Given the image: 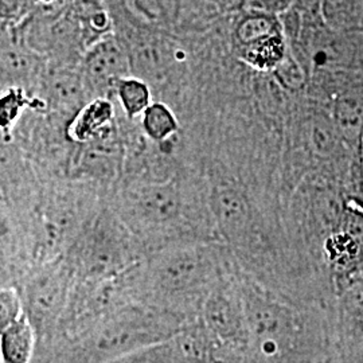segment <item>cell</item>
<instances>
[{
	"mask_svg": "<svg viewBox=\"0 0 363 363\" xmlns=\"http://www.w3.org/2000/svg\"><path fill=\"white\" fill-rule=\"evenodd\" d=\"M86 93H91L84 76L69 72H60L48 81V99L60 109L78 111L88 104Z\"/></svg>",
	"mask_w": 363,
	"mask_h": 363,
	"instance_id": "obj_10",
	"label": "cell"
},
{
	"mask_svg": "<svg viewBox=\"0 0 363 363\" xmlns=\"http://www.w3.org/2000/svg\"><path fill=\"white\" fill-rule=\"evenodd\" d=\"M117 99L130 120L143 116L148 106L152 104V91L148 82L139 77H125L117 82Z\"/></svg>",
	"mask_w": 363,
	"mask_h": 363,
	"instance_id": "obj_15",
	"label": "cell"
},
{
	"mask_svg": "<svg viewBox=\"0 0 363 363\" xmlns=\"http://www.w3.org/2000/svg\"><path fill=\"white\" fill-rule=\"evenodd\" d=\"M142 127L148 140L163 145L177 136L179 132V121L169 105L163 101H155L144 112Z\"/></svg>",
	"mask_w": 363,
	"mask_h": 363,
	"instance_id": "obj_13",
	"label": "cell"
},
{
	"mask_svg": "<svg viewBox=\"0 0 363 363\" xmlns=\"http://www.w3.org/2000/svg\"><path fill=\"white\" fill-rule=\"evenodd\" d=\"M25 313L23 300L16 286H1L0 291V328L15 322Z\"/></svg>",
	"mask_w": 363,
	"mask_h": 363,
	"instance_id": "obj_18",
	"label": "cell"
},
{
	"mask_svg": "<svg viewBox=\"0 0 363 363\" xmlns=\"http://www.w3.org/2000/svg\"><path fill=\"white\" fill-rule=\"evenodd\" d=\"M273 73L286 91H303L307 85V72L291 49L286 54V60Z\"/></svg>",
	"mask_w": 363,
	"mask_h": 363,
	"instance_id": "obj_17",
	"label": "cell"
},
{
	"mask_svg": "<svg viewBox=\"0 0 363 363\" xmlns=\"http://www.w3.org/2000/svg\"><path fill=\"white\" fill-rule=\"evenodd\" d=\"M76 283H100L127 272L144 259L138 240L105 205L64 255Z\"/></svg>",
	"mask_w": 363,
	"mask_h": 363,
	"instance_id": "obj_3",
	"label": "cell"
},
{
	"mask_svg": "<svg viewBox=\"0 0 363 363\" xmlns=\"http://www.w3.org/2000/svg\"><path fill=\"white\" fill-rule=\"evenodd\" d=\"M361 160H362V174H363V140H362V151H361Z\"/></svg>",
	"mask_w": 363,
	"mask_h": 363,
	"instance_id": "obj_22",
	"label": "cell"
},
{
	"mask_svg": "<svg viewBox=\"0 0 363 363\" xmlns=\"http://www.w3.org/2000/svg\"><path fill=\"white\" fill-rule=\"evenodd\" d=\"M1 73L4 84L6 81H16V79H28L34 74L39 67V61L33 54H28L26 50L19 48L3 46L1 54Z\"/></svg>",
	"mask_w": 363,
	"mask_h": 363,
	"instance_id": "obj_16",
	"label": "cell"
},
{
	"mask_svg": "<svg viewBox=\"0 0 363 363\" xmlns=\"http://www.w3.org/2000/svg\"><path fill=\"white\" fill-rule=\"evenodd\" d=\"M0 331L1 363H33L38 339L26 312Z\"/></svg>",
	"mask_w": 363,
	"mask_h": 363,
	"instance_id": "obj_9",
	"label": "cell"
},
{
	"mask_svg": "<svg viewBox=\"0 0 363 363\" xmlns=\"http://www.w3.org/2000/svg\"><path fill=\"white\" fill-rule=\"evenodd\" d=\"M74 276L64 256L31 269L18 283L23 307L37 333V347L52 339L69 307Z\"/></svg>",
	"mask_w": 363,
	"mask_h": 363,
	"instance_id": "obj_4",
	"label": "cell"
},
{
	"mask_svg": "<svg viewBox=\"0 0 363 363\" xmlns=\"http://www.w3.org/2000/svg\"><path fill=\"white\" fill-rule=\"evenodd\" d=\"M296 0H245V13H262L269 15H283L289 11Z\"/></svg>",
	"mask_w": 363,
	"mask_h": 363,
	"instance_id": "obj_19",
	"label": "cell"
},
{
	"mask_svg": "<svg viewBox=\"0 0 363 363\" xmlns=\"http://www.w3.org/2000/svg\"><path fill=\"white\" fill-rule=\"evenodd\" d=\"M331 120L345 147L357 160L362 162L363 86L351 88L337 96L333 104Z\"/></svg>",
	"mask_w": 363,
	"mask_h": 363,
	"instance_id": "obj_7",
	"label": "cell"
},
{
	"mask_svg": "<svg viewBox=\"0 0 363 363\" xmlns=\"http://www.w3.org/2000/svg\"><path fill=\"white\" fill-rule=\"evenodd\" d=\"M111 363H152L150 359H148V357L144 354L143 351H138V352H135V354H130V355H127V357H124V358H120V359H117V361H113V362Z\"/></svg>",
	"mask_w": 363,
	"mask_h": 363,
	"instance_id": "obj_21",
	"label": "cell"
},
{
	"mask_svg": "<svg viewBox=\"0 0 363 363\" xmlns=\"http://www.w3.org/2000/svg\"><path fill=\"white\" fill-rule=\"evenodd\" d=\"M283 31V25L274 15L262 13H245L234 28V39L240 49L257 43Z\"/></svg>",
	"mask_w": 363,
	"mask_h": 363,
	"instance_id": "obj_14",
	"label": "cell"
},
{
	"mask_svg": "<svg viewBox=\"0 0 363 363\" xmlns=\"http://www.w3.org/2000/svg\"><path fill=\"white\" fill-rule=\"evenodd\" d=\"M288 52L289 45L284 31L240 49L242 61L259 72H274L286 60Z\"/></svg>",
	"mask_w": 363,
	"mask_h": 363,
	"instance_id": "obj_11",
	"label": "cell"
},
{
	"mask_svg": "<svg viewBox=\"0 0 363 363\" xmlns=\"http://www.w3.org/2000/svg\"><path fill=\"white\" fill-rule=\"evenodd\" d=\"M238 268L220 242H191L147 255L125 272L133 301L175 313L189 325L205 300Z\"/></svg>",
	"mask_w": 363,
	"mask_h": 363,
	"instance_id": "obj_1",
	"label": "cell"
},
{
	"mask_svg": "<svg viewBox=\"0 0 363 363\" xmlns=\"http://www.w3.org/2000/svg\"><path fill=\"white\" fill-rule=\"evenodd\" d=\"M130 61L117 37L106 35L89 46L84 58V79L96 99L106 97L116 89L117 82L130 77Z\"/></svg>",
	"mask_w": 363,
	"mask_h": 363,
	"instance_id": "obj_6",
	"label": "cell"
},
{
	"mask_svg": "<svg viewBox=\"0 0 363 363\" xmlns=\"http://www.w3.org/2000/svg\"><path fill=\"white\" fill-rule=\"evenodd\" d=\"M115 108L106 97L93 99L84 105L67 124L72 142L88 144L113 132Z\"/></svg>",
	"mask_w": 363,
	"mask_h": 363,
	"instance_id": "obj_8",
	"label": "cell"
},
{
	"mask_svg": "<svg viewBox=\"0 0 363 363\" xmlns=\"http://www.w3.org/2000/svg\"><path fill=\"white\" fill-rule=\"evenodd\" d=\"M322 19L337 33L363 30V0H322Z\"/></svg>",
	"mask_w": 363,
	"mask_h": 363,
	"instance_id": "obj_12",
	"label": "cell"
},
{
	"mask_svg": "<svg viewBox=\"0 0 363 363\" xmlns=\"http://www.w3.org/2000/svg\"><path fill=\"white\" fill-rule=\"evenodd\" d=\"M222 11H233L235 9H242L245 0H210Z\"/></svg>",
	"mask_w": 363,
	"mask_h": 363,
	"instance_id": "obj_20",
	"label": "cell"
},
{
	"mask_svg": "<svg viewBox=\"0 0 363 363\" xmlns=\"http://www.w3.org/2000/svg\"><path fill=\"white\" fill-rule=\"evenodd\" d=\"M240 274L241 271L237 268L211 291L198 320L222 342L250 347Z\"/></svg>",
	"mask_w": 363,
	"mask_h": 363,
	"instance_id": "obj_5",
	"label": "cell"
},
{
	"mask_svg": "<svg viewBox=\"0 0 363 363\" xmlns=\"http://www.w3.org/2000/svg\"><path fill=\"white\" fill-rule=\"evenodd\" d=\"M250 347L259 363H316L331 345L333 325L250 274H240Z\"/></svg>",
	"mask_w": 363,
	"mask_h": 363,
	"instance_id": "obj_2",
	"label": "cell"
}]
</instances>
